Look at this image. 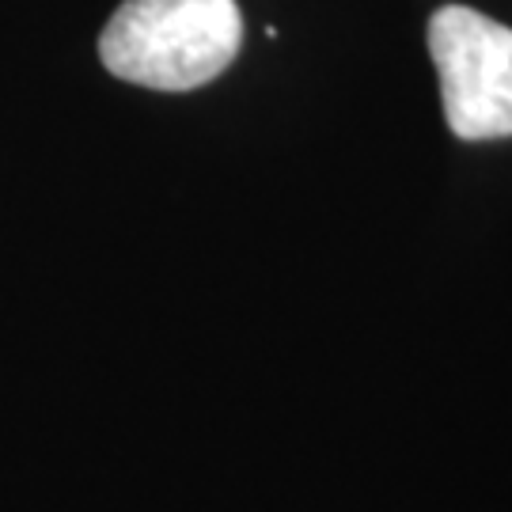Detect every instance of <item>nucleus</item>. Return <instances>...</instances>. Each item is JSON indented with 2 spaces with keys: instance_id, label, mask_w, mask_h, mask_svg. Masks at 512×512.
<instances>
[{
  "instance_id": "1",
  "label": "nucleus",
  "mask_w": 512,
  "mask_h": 512,
  "mask_svg": "<svg viewBox=\"0 0 512 512\" xmlns=\"http://www.w3.org/2000/svg\"><path fill=\"white\" fill-rule=\"evenodd\" d=\"M236 0H126L99 35L107 73L152 92H194L239 54Z\"/></svg>"
},
{
  "instance_id": "2",
  "label": "nucleus",
  "mask_w": 512,
  "mask_h": 512,
  "mask_svg": "<svg viewBox=\"0 0 512 512\" xmlns=\"http://www.w3.org/2000/svg\"><path fill=\"white\" fill-rule=\"evenodd\" d=\"M429 54L444 122L459 141L512 137V27L467 4H444L429 19Z\"/></svg>"
}]
</instances>
